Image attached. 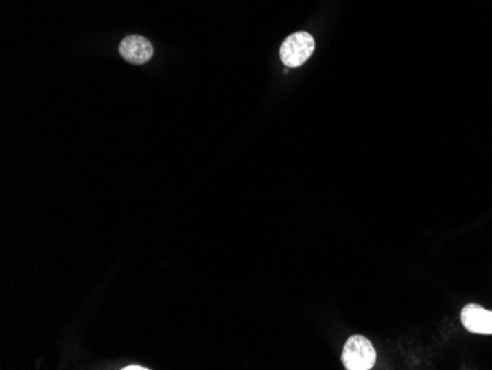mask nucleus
<instances>
[{
	"label": "nucleus",
	"mask_w": 492,
	"mask_h": 370,
	"mask_svg": "<svg viewBox=\"0 0 492 370\" xmlns=\"http://www.w3.org/2000/svg\"><path fill=\"white\" fill-rule=\"evenodd\" d=\"M316 49L314 37L307 32L290 34L280 46V59L289 68L305 64Z\"/></svg>",
	"instance_id": "2"
},
{
	"label": "nucleus",
	"mask_w": 492,
	"mask_h": 370,
	"mask_svg": "<svg viewBox=\"0 0 492 370\" xmlns=\"http://www.w3.org/2000/svg\"><path fill=\"white\" fill-rule=\"evenodd\" d=\"M461 323L469 332L492 335V312L480 305L469 304L461 310Z\"/></svg>",
	"instance_id": "4"
},
{
	"label": "nucleus",
	"mask_w": 492,
	"mask_h": 370,
	"mask_svg": "<svg viewBox=\"0 0 492 370\" xmlns=\"http://www.w3.org/2000/svg\"><path fill=\"white\" fill-rule=\"evenodd\" d=\"M340 358L348 370H368L376 363V351L366 336L354 335L347 341Z\"/></svg>",
	"instance_id": "1"
},
{
	"label": "nucleus",
	"mask_w": 492,
	"mask_h": 370,
	"mask_svg": "<svg viewBox=\"0 0 492 370\" xmlns=\"http://www.w3.org/2000/svg\"><path fill=\"white\" fill-rule=\"evenodd\" d=\"M119 54L130 64H145L154 55V47L148 38L142 36H128L119 45Z\"/></svg>",
	"instance_id": "3"
},
{
	"label": "nucleus",
	"mask_w": 492,
	"mask_h": 370,
	"mask_svg": "<svg viewBox=\"0 0 492 370\" xmlns=\"http://www.w3.org/2000/svg\"><path fill=\"white\" fill-rule=\"evenodd\" d=\"M148 367H142V366H127L124 367V370H146Z\"/></svg>",
	"instance_id": "5"
}]
</instances>
